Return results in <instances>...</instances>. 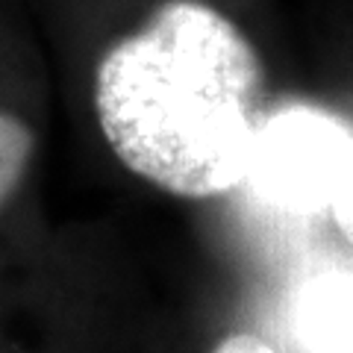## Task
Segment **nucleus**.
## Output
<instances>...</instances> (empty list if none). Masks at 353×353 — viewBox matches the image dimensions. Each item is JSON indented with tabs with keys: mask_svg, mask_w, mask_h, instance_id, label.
I'll use <instances>...</instances> for the list:
<instances>
[{
	"mask_svg": "<svg viewBox=\"0 0 353 353\" xmlns=\"http://www.w3.org/2000/svg\"><path fill=\"white\" fill-rule=\"evenodd\" d=\"M262 62L206 0H165L94 71V118L109 150L159 192L209 201L248 176L259 132Z\"/></svg>",
	"mask_w": 353,
	"mask_h": 353,
	"instance_id": "1",
	"label": "nucleus"
},
{
	"mask_svg": "<svg viewBox=\"0 0 353 353\" xmlns=\"http://www.w3.org/2000/svg\"><path fill=\"white\" fill-rule=\"evenodd\" d=\"M353 153V136L341 121L318 109H285L259 124L248 176L262 197L309 212L330 206Z\"/></svg>",
	"mask_w": 353,
	"mask_h": 353,
	"instance_id": "2",
	"label": "nucleus"
},
{
	"mask_svg": "<svg viewBox=\"0 0 353 353\" xmlns=\"http://www.w3.org/2000/svg\"><path fill=\"white\" fill-rule=\"evenodd\" d=\"M306 353H353V274H327L309 285L297 309Z\"/></svg>",
	"mask_w": 353,
	"mask_h": 353,
	"instance_id": "3",
	"label": "nucleus"
},
{
	"mask_svg": "<svg viewBox=\"0 0 353 353\" xmlns=\"http://www.w3.org/2000/svg\"><path fill=\"white\" fill-rule=\"evenodd\" d=\"M32 153H36V136L27 121L0 109V206L24 183Z\"/></svg>",
	"mask_w": 353,
	"mask_h": 353,
	"instance_id": "4",
	"label": "nucleus"
},
{
	"mask_svg": "<svg viewBox=\"0 0 353 353\" xmlns=\"http://www.w3.org/2000/svg\"><path fill=\"white\" fill-rule=\"evenodd\" d=\"M330 209H333L339 233L353 245V153H350V159L345 165V174H341V180L336 185V194H333V201H330Z\"/></svg>",
	"mask_w": 353,
	"mask_h": 353,
	"instance_id": "5",
	"label": "nucleus"
},
{
	"mask_svg": "<svg viewBox=\"0 0 353 353\" xmlns=\"http://www.w3.org/2000/svg\"><path fill=\"white\" fill-rule=\"evenodd\" d=\"M209 353H280L274 345H268L265 339L253 333H230L227 339H221Z\"/></svg>",
	"mask_w": 353,
	"mask_h": 353,
	"instance_id": "6",
	"label": "nucleus"
}]
</instances>
